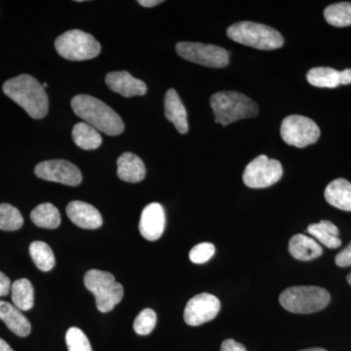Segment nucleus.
<instances>
[{
    "instance_id": "obj_8",
    "label": "nucleus",
    "mask_w": 351,
    "mask_h": 351,
    "mask_svg": "<svg viewBox=\"0 0 351 351\" xmlns=\"http://www.w3.org/2000/svg\"><path fill=\"white\" fill-rule=\"evenodd\" d=\"M176 51L182 59L207 68H225L230 63L228 51L213 44L179 43L176 45Z\"/></svg>"
},
{
    "instance_id": "obj_30",
    "label": "nucleus",
    "mask_w": 351,
    "mask_h": 351,
    "mask_svg": "<svg viewBox=\"0 0 351 351\" xmlns=\"http://www.w3.org/2000/svg\"><path fill=\"white\" fill-rule=\"evenodd\" d=\"M157 316L152 308H145L134 321V331L141 336L151 334L156 328Z\"/></svg>"
},
{
    "instance_id": "obj_11",
    "label": "nucleus",
    "mask_w": 351,
    "mask_h": 351,
    "mask_svg": "<svg viewBox=\"0 0 351 351\" xmlns=\"http://www.w3.org/2000/svg\"><path fill=\"white\" fill-rule=\"evenodd\" d=\"M34 173L45 181L59 182L66 186H76L82 181V174L77 167L64 159L43 161L34 168Z\"/></svg>"
},
{
    "instance_id": "obj_1",
    "label": "nucleus",
    "mask_w": 351,
    "mask_h": 351,
    "mask_svg": "<svg viewBox=\"0 0 351 351\" xmlns=\"http://www.w3.org/2000/svg\"><path fill=\"white\" fill-rule=\"evenodd\" d=\"M3 92L11 100L24 108L34 119L45 117L49 108V101L43 84L34 76L21 75L3 84Z\"/></svg>"
},
{
    "instance_id": "obj_9",
    "label": "nucleus",
    "mask_w": 351,
    "mask_h": 351,
    "mask_svg": "<svg viewBox=\"0 0 351 351\" xmlns=\"http://www.w3.org/2000/svg\"><path fill=\"white\" fill-rule=\"evenodd\" d=\"M280 135L286 144L302 149L317 142L320 137V129L313 119L293 114L283 120Z\"/></svg>"
},
{
    "instance_id": "obj_3",
    "label": "nucleus",
    "mask_w": 351,
    "mask_h": 351,
    "mask_svg": "<svg viewBox=\"0 0 351 351\" xmlns=\"http://www.w3.org/2000/svg\"><path fill=\"white\" fill-rule=\"evenodd\" d=\"M217 123L226 126L239 119L258 115L257 103L237 91H221L210 99Z\"/></svg>"
},
{
    "instance_id": "obj_15",
    "label": "nucleus",
    "mask_w": 351,
    "mask_h": 351,
    "mask_svg": "<svg viewBox=\"0 0 351 351\" xmlns=\"http://www.w3.org/2000/svg\"><path fill=\"white\" fill-rule=\"evenodd\" d=\"M69 219L85 230H97L103 225V218L98 210L83 201H71L66 206Z\"/></svg>"
},
{
    "instance_id": "obj_10",
    "label": "nucleus",
    "mask_w": 351,
    "mask_h": 351,
    "mask_svg": "<svg viewBox=\"0 0 351 351\" xmlns=\"http://www.w3.org/2000/svg\"><path fill=\"white\" fill-rule=\"evenodd\" d=\"M283 168L276 159L262 154L245 168L243 182L251 189H265L276 184L282 178Z\"/></svg>"
},
{
    "instance_id": "obj_24",
    "label": "nucleus",
    "mask_w": 351,
    "mask_h": 351,
    "mask_svg": "<svg viewBox=\"0 0 351 351\" xmlns=\"http://www.w3.org/2000/svg\"><path fill=\"white\" fill-rule=\"evenodd\" d=\"M31 219L34 225L49 230L57 228L61 223L59 210L51 203H43L34 208L31 213Z\"/></svg>"
},
{
    "instance_id": "obj_32",
    "label": "nucleus",
    "mask_w": 351,
    "mask_h": 351,
    "mask_svg": "<svg viewBox=\"0 0 351 351\" xmlns=\"http://www.w3.org/2000/svg\"><path fill=\"white\" fill-rule=\"evenodd\" d=\"M336 265L338 267H350L351 265V242L348 245L346 249H343V251L339 252L338 255H337L336 258Z\"/></svg>"
},
{
    "instance_id": "obj_26",
    "label": "nucleus",
    "mask_w": 351,
    "mask_h": 351,
    "mask_svg": "<svg viewBox=\"0 0 351 351\" xmlns=\"http://www.w3.org/2000/svg\"><path fill=\"white\" fill-rule=\"evenodd\" d=\"M29 254L34 265L43 271H50L55 267L54 253L45 242H32L29 246Z\"/></svg>"
},
{
    "instance_id": "obj_18",
    "label": "nucleus",
    "mask_w": 351,
    "mask_h": 351,
    "mask_svg": "<svg viewBox=\"0 0 351 351\" xmlns=\"http://www.w3.org/2000/svg\"><path fill=\"white\" fill-rule=\"evenodd\" d=\"M0 319L17 336L27 337L31 334V323L14 304L0 301Z\"/></svg>"
},
{
    "instance_id": "obj_36",
    "label": "nucleus",
    "mask_w": 351,
    "mask_h": 351,
    "mask_svg": "<svg viewBox=\"0 0 351 351\" xmlns=\"http://www.w3.org/2000/svg\"><path fill=\"white\" fill-rule=\"evenodd\" d=\"M351 83V69H346L341 71V84L348 85Z\"/></svg>"
},
{
    "instance_id": "obj_14",
    "label": "nucleus",
    "mask_w": 351,
    "mask_h": 351,
    "mask_svg": "<svg viewBox=\"0 0 351 351\" xmlns=\"http://www.w3.org/2000/svg\"><path fill=\"white\" fill-rule=\"evenodd\" d=\"M106 83L112 91L125 98L144 96L147 92L145 83L132 76L128 71H113L108 73Z\"/></svg>"
},
{
    "instance_id": "obj_31",
    "label": "nucleus",
    "mask_w": 351,
    "mask_h": 351,
    "mask_svg": "<svg viewBox=\"0 0 351 351\" xmlns=\"http://www.w3.org/2000/svg\"><path fill=\"white\" fill-rule=\"evenodd\" d=\"M215 252H216V248H215L214 244L209 243V242L197 244L189 252V260L195 263H207L208 261L213 258Z\"/></svg>"
},
{
    "instance_id": "obj_29",
    "label": "nucleus",
    "mask_w": 351,
    "mask_h": 351,
    "mask_svg": "<svg viewBox=\"0 0 351 351\" xmlns=\"http://www.w3.org/2000/svg\"><path fill=\"white\" fill-rule=\"evenodd\" d=\"M69 351H93L85 332L77 327L69 328L66 335Z\"/></svg>"
},
{
    "instance_id": "obj_37",
    "label": "nucleus",
    "mask_w": 351,
    "mask_h": 351,
    "mask_svg": "<svg viewBox=\"0 0 351 351\" xmlns=\"http://www.w3.org/2000/svg\"><path fill=\"white\" fill-rule=\"evenodd\" d=\"M0 351H14L11 346L3 339H0Z\"/></svg>"
},
{
    "instance_id": "obj_7",
    "label": "nucleus",
    "mask_w": 351,
    "mask_h": 351,
    "mask_svg": "<svg viewBox=\"0 0 351 351\" xmlns=\"http://www.w3.org/2000/svg\"><path fill=\"white\" fill-rule=\"evenodd\" d=\"M60 56L69 61L94 59L101 53V44L87 32L71 29L61 34L55 41Z\"/></svg>"
},
{
    "instance_id": "obj_6",
    "label": "nucleus",
    "mask_w": 351,
    "mask_h": 351,
    "mask_svg": "<svg viewBox=\"0 0 351 351\" xmlns=\"http://www.w3.org/2000/svg\"><path fill=\"white\" fill-rule=\"evenodd\" d=\"M85 287L93 293L96 298L97 308L106 313L112 311L123 298L124 290L121 284L115 281L112 274L103 270H88L84 276Z\"/></svg>"
},
{
    "instance_id": "obj_25",
    "label": "nucleus",
    "mask_w": 351,
    "mask_h": 351,
    "mask_svg": "<svg viewBox=\"0 0 351 351\" xmlns=\"http://www.w3.org/2000/svg\"><path fill=\"white\" fill-rule=\"evenodd\" d=\"M13 304L20 311H27L32 308L34 304V291L31 281L25 278L16 280L11 286Z\"/></svg>"
},
{
    "instance_id": "obj_28",
    "label": "nucleus",
    "mask_w": 351,
    "mask_h": 351,
    "mask_svg": "<svg viewBox=\"0 0 351 351\" xmlns=\"http://www.w3.org/2000/svg\"><path fill=\"white\" fill-rule=\"evenodd\" d=\"M24 225V219L17 208L2 203L0 204V230L6 232L18 230Z\"/></svg>"
},
{
    "instance_id": "obj_21",
    "label": "nucleus",
    "mask_w": 351,
    "mask_h": 351,
    "mask_svg": "<svg viewBox=\"0 0 351 351\" xmlns=\"http://www.w3.org/2000/svg\"><path fill=\"white\" fill-rule=\"evenodd\" d=\"M307 232L320 243L330 249L338 248L341 241L339 239V228L329 221H321L307 228Z\"/></svg>"
},
{
    "instance_id": "obj_35",
    "label": "nucleus",
    "mask_w": 351,
    "mask_h": 351,
    "mask_svg": "<svg viewBox=\"0 0 351 351\" xmlns=\"http://www.w3.org/2000/svg\"><path fill=\"white\" fill-rule=\"evenodd\" d=\"M162 2V0H138V3L140 5L147 7V8H151V7L159 5Z\"/></svg>"
},
{
    "instance_id": "obj_12",
    "label": "nucleus",
    "mask_w": 351,
    "mask_h": 351,
    "mask_svg": "<svg viewBox=\"0 0 351 351\" xmlns=\"http://www.w3.org/2000/svg\"><path fill=\"white\" fill-rule=\"evenodd\" d=\"M221 309V302L216 295L202 293L189 300L184 308V322L189 326H199L213 320Z\"/></svg>"
},
{
    "instance_id": "obj_38",
    "label": "nucleus",
    "mask_w": 351,
    "mask_h": 351,
    "mask_svg": "<svg viewBox=\"0 0 351 351\" xmlns=\"http://www.w3.org/2000/svg\"><path fill=\"white\" fill-rule=\"evenodd\" d=\"M301 351H327L326 350H324V348H308V350H304Z\"/></svg>"
},
{
    "instance_id": "obj_33",
    "label": "nucleus",
    "mask_w": 351,
    "mask_h": 351,
    "mask_svg": "<svg viewBox=\"0 0 351 351\" xmlns=\"http://www.w3.org/2000/svg\"><path fill=\"white\" fill-rule=\"evenodd\" d=\"M221 351H247L241 343H237L234 339H226L221 343Z\"/></svg>"
},
{
    "instance_id": "obj_2",
    "label": "nucleus",
    "mask_w": 351,
    "mask_h": 351,
    "mask_svg": "<svg viewBox=\"0 0 351 351\" xmlns=\"http://www.w3.org/2000/svg\"><path fill=\"white\" fill-rule=\"evenodd\" d=\"M71 108L85 123L108 136L120 135L124 131L123 120L110 106L89 95H77L71 100Z\"/></svg>"
},
{
    "instance_id": "obj_19",
    "label": "nucleus",
    "mask_w": 351,
    "mask_h": 351,
    "mask_svg": "<svg viewBox=\"0 0 351 351\" xmlns=\"http://www.w3.org/2000/svg\"><path fill=\"white\" fill-rule=\"evenodd\" d=\"M289 252L297 260L308 262L322 255V247L304 234H295L289 242Z\"/></svg>"
},
{
    "instance_id": "obj_17",
    "label": "nucleus",
    "mask_w": 351,
    "mask_h": 351,
    "mask_svg": "<svg viewBox=\"0 0 351 351\" xmlns=\"http://www.w3.org/2000/svg\"><path fill=\"white\" fill-rule=\"evenodd\" d=\"M117 175L127 182H140L145 177V166L142 159L132 152H125L117 159Z\"/></svg>"
},
{
    "instance_id": "obj_16",
    "label": "nucleus",
    "mask_w": 351,
    "mask_h": 351,
    "mask_svg": "<svg viewBox=\"0 0 351 351\" xmlns=\"http://www.w3.org/2000/svg\"><path fill=\"white\" fill-rule=\"evenodd\" d=\"M164 108L166 119L174 124L177 131L181 134L188 133V113L175 89H169L166 93Z\"/></svg>"
},
{
    "instance_id": "obj_20",
    "label": "nucleus",
    "mask_w": 351,
    "mask_h": 351,
    "mask_svg": "<svg viewBox=\"0 0 351 351\" xmlns=\"http://www.w3.org/2000/svg\"><path fill=\"white\" fill-rule=\"evenodd\" d=\"M325 199L332 206L351 212V182L346 179L330 182L325 189Z\"/></svg>"
},
{
    "instance_id": "obj_34",
    "label": "nucleus",
    "mask_w": 351,
    "mask_h": 351,
    "mask_svg": "<svg viewBox=\"0 0 351 351\" xmlns=\"http://www.w3.org/2000/svg\"><path fill=\"white\" fill-rule=\"evenodd\" d=\"M11 286L12 284H11L10 279L0 271V297L8 295L11 290Z\"/></svg>"
},
{
    "instance_id": "obj_27",
    "label": "nucleus",
    "mask_w": 351,
    "mask_h": 351,
    "mask_svg": "<svg viewBox=\"0 0 351 351\" xmlns=\"http://www.w3.org/2000/svg\"><path fill=\"white\" fill-rule=\"evenodd\" d=\"M324 17L328 24L336 27L351 25L350 2H339L331 4L324 11Z\"/></svg>"
},
{
    "instance_id": "obj_39",
    "label": "nucleus",
    "mask_w": 351,
    "mask_h": 351,
    "mask_svg": "<svg viewBox=\"0 0 351 351\" xmlns=\"http://www.w3.org/2000/svg\"><path fill=\"white\" fill-rule=\"evenodd\" d=\"M348 282L351 285V272L350 274H348Z\"/></svg>"
},
{
    "instance_id": "obj_13",
    "label": "nucleus",
    "mask_w": 351,
    "mask_h": 351,
    "mask_svg": "<svg viewBox=\"0 0 351 351\" xmlns=\"http://www.w3.org/2000/svg\"><path fill=\"white\" fill-rule=\"evenodd\" d=\"M165 223V211L162 205L156 202L151 203L143 210L138 230L145 239L156 241L162 237Z\"/></svg>"
},
{
    "instance_id": "obj_23",
    "label": "nucleus",
    "mask_w": 351,
    "mask_h": 351,
    "mask_svg": "<svg viewBox=\"0 0 351 351\" xmlns=\"http://www.w3.org/2000/svg\"><path fill=\"white\" fill-rule=\"evenodd\" d=\"M307 82L313 86L319 88H337L341 84V71L332 68L311 69L306 75Z\"/></svg>"
},
{
    "instance_id": "obj_22",
    "label": "nucleus",
    "mask_w": 351,
    "mask_h": 351,
    "mask_svg": "<svg viewBox=\"0 0 351 351\" xmlns=\"http://www.w3.org/2000/svg\"><path fill=\"white\" fill-rule=\"evenodd\" d=\"M73 138L75 145L85 151L98 149L103 142L100 132L85 122L75 124L73 129Z\"/></svg>"
},
{
    "instance_id": "obj_4",
    "label": "nucleus",
    "mask_w": 351,
    "mask_h": 351,
    "mask_svg": "<svg viewBox=\"0 0 351 351\" xmlns=\"http://www.w3.org/2000/svg\"><path fill=\"white\" fill-rule=\"evenodd\" d=\"M226 34L235 43L258 50H276L282 47L284 44L280 32L258 23H237L228 27Z\"/></svg>"
},
{
    "instance_id": "obj_5",
    "label": "nucleus",
    "mask_w": 351,
    "mask_h": 351,
    "mask_svg": "<svg viewBox=\"0 0 351 351\" xmlns=\"http://www.w3.org/2000/svg\"><path fill=\"white\" fill-rule=\"evenodd\" d=\"M330 300L329 292L316 286H294L286 289L279 297L286 311L300 314L317 313L328 306Z\"/></svg>"
}]
</instances>
